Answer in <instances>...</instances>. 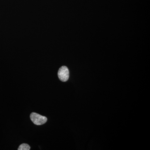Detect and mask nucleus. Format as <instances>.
Here are the masks:
<instances>
[{
    "label": "nucleus",
    "mask_w": 150,
    "mask_h": 150,
    "mask_svg": "<svg viewBox=\"0 0 150 150\" xmlns=\"http://www.w3.org/2000/svg\"><path fill=\"white\" fill-rule=\"evenodd\" d=\"M59 79L62 82H66L69 77V69L66 66H63L59 69L58 73Z\"/></svg>",
    "instance_id": "f03ea898"
},
{
    "label": "nucleus",
    "mask_w": 150,
    "mask_h": 150,
    "mask_svg": "<svg viewBox=\"0 0 150 150\" xmlns=\"http://www.w3.org/2000/svg\"><path fill=\"white\" fill-rule=\"evenodd\" d=\"M30 147L29 145L26 144H23L21 145L18 149V150H29Z\"/></svg>",
    "instance_id": "7ed1b4c3"
},
{
    "label": "nucleus",
    "mask_w": 150,
    "mask_h": 150,
    "mask_svg": "<svg viewBox=\"0 0 150 150\" xmlns=\"http://www.w3.org/2000/svg\"><path fill=\"white\" fill-rule=\"evenodd\" d=\"M30 118L34 124L38 126L44 124L47 121V118L46 117L34 112L30 114Z\"/></svg>",
    "instance_id": "f257e3e1"
}]
</instances>
